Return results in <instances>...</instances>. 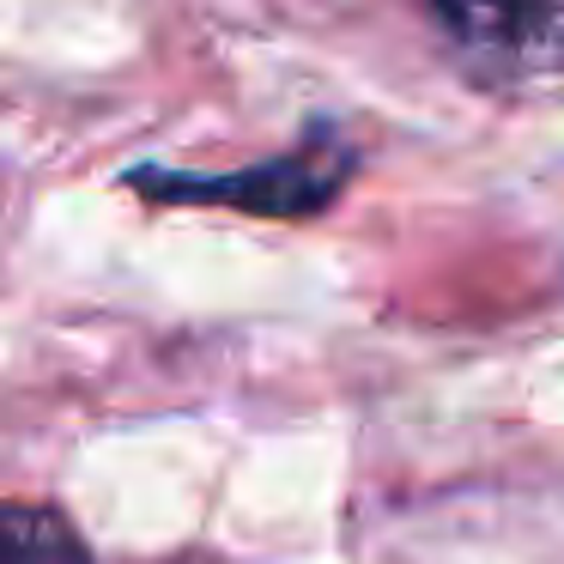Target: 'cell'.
<instances>
[{"label":"cell","instance_id":"obj_1","mask_svg":"<svg viewBox=\"0 0 564 564\" xmlns=\"http://www.w3.org/2000/svg\"><path fill=\"white\" fill-rule=\"evenodd\" d=\"M352 147L334 128H310L304 147L261 159L249 171H164V164H140L122 183L147 200H171V207H231L256 213V219H316L340 200V188L352 183Z\"/></svg>","mask_w":564,"mask_h":564},{"label":"cell","instance_id":"obj_2","mask_svg":"<svg viewBox=\"0 0 564 564\" xmlns=\"http://www.w3.org/2000/svg\"><path fill=\"white\" fill-rule=\"evenodd\" d=\"M431 13L486 74H564V0H431Z\"/></svg>","mask_w":564,"mask_h":564},{"label":"cell","instance_id":"obj_3","mask_svg":"<svg viewBox=\"0 0 564 564\" xmlns=\"http://www.w3.org/2000/svg\"><path fill=\"white\" fill-rule=\"evenodd\" d=\"M0 564H91V552L50 503H0Z\"/></svg>","mask_w":564,"mask_h":564}]
</instances>
